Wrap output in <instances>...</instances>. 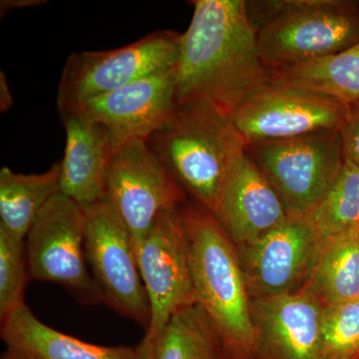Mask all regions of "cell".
<instances>
[{
  "instance_id": "1",
  "label": "cell",
  "mask_w": 359,
  "mask_h": 359,
  "mask_svg": "<svg viewBox=\"0 0 359 359\" xmlns=\"http://www.w3.org/2000/svg\"><path fill=\"white\" fill-rule=\"evenodd\" d=\"M175 66L177 103L203 100L226 114L271 83L247 0H194Z\"/></svg>"
},
{
  "instance_id": "2",
  "label": "cell",
  "mask_w": 359,
  "mask_h": 359,
  "mask_svg": "<svg viewBox=\"0 0 359 359\" xmlns=\"http://www.w3.org/2000/svg\"><path fill=\"white\" fill-rule=\"evenodd\" d=\"M196 304L211 323L226 359H255L249 290L237 245L209 210L188 200L179 207Z\"/></svg>"
},
{
  "instance_id": "3",
  "label": "cell",
  "mask_w": 359,
  "mask_h": 359,
  "mask_svg": "<svg viewBox=\"0 0 359 359\" xmlns=\"http://www.w3.org/2000/svg\"><path fill=\"white\" fill-rule=\"evenodd\" d=\"M147 143L188 199L211 212L247 146L231 115L203 100L177 103Z\"/></svg>"
},
{
  "instance_id": "4",
  "label": "cell",
  "mask_w": 359,
  "mask_h": 359,
  "mask_svg": "<svg viewBox=\"0 0 359 359\" xmlns=\"http://www.w3.org/2000/svg\"><path fill=\"white\" fill-rule=\"evenodd\" d=\"M264 65L269 71L304 65L359 42V1H247Z\"/></svg>"
},
{
  "instance_id": "5",
  "label": "cell",
  "mask_w": 359,
  "mask_h": 359,
  "mask_svg": "<svg viewBox=\"0 0 359 359\" xmlns=\"http://www.w3.org/2000/svg\"><path fill=\"white\" fill-rule=\"evenodd\" d=\"M289 216L306 218L330 190L346 162L340 132L245 146Z\"/></svg>"
},
{
  "instance_id": "6",
  "label": "cell",
  "mask_w": 359,
  "mask_h": 359,
  "mask_svg": "<svg viewBox=\"0 0 359 359\" xmlns=\"http://www.w3.org/2000/svg\"><path fill=\"white\" fill-rule=\"evenodd\" d=\"M84 244L83 208L59 191L40 211L25 238L30 278L60 285L84 306L103 304Z\"/></svg>"
},
{
  "instance_id": "7",
  "label": "cell",
  "mask_w": 359,
  "mask_h": 359,
  "mask_svg": "<svg viewBox=\"0 0 359 359\" xmlns=\"http://www.w3.org/2000/svg\"><path fill=\"white\" fill-rule=\"evenodd\" d=\"M180 42L179 33L160 30L113 50L71 54L59 81V111L72 109L90 99L174 67Z\"/></svg>"
},
{
  "instance_id": "8",
  "label": "cell",
  "mask_w": 359,
  "mask_h": 359,
  "mask_svg": "<svg viewBox=\"0 0 359 359\" xmlns=\"http://www.w3.org/2000/svg\"><path fill=\"white\" fill-rule=\"evenodd\" d=\"M83 210L85 256L103 304L147 332L151 308L131 233L105 198Z\"/></svg>"
},
{
  "instance_id": "9",
  "label": "cell",
  "mask_w": 359,
  "mask_h": 359,
  "mask_svg": "<svg viewBox=\"0 0 359 359\" xmlns=\"http://www.w3.org/2000/svg\"><path fill=\"white\" fill-rule=\"evenodd\" d=\"M104 198L128 229L134 245L147 235L161 212L189 200L142 139L126 142L113 152Z\"/></svg>"
},
{
  "instance_id": "10",
  "label": "cell",
  "mask_w": 359,
  "mask_h": 359,
  "mask_svg": "<svg viewBox=\"0 0 359 359\" xmlns=\"http://www.w3.org/2000/svg\"><path fill=\"white\" fill-rule=\"evenodd\" d=\"M347 104L309 90L269 83L231 114L247 145L340 132Z\"/></svg>"
},
{
  "instance_id": "11",
  "label": "cell",
  "mask_w": 359,
  "mask_h": 359,
  "mask_svg": "<svg viewBox=\"0 0 359 359\" xmlns=\"http://www.w3.org/2000/svg\"><path fill=\"white\" fill-rule=\"evenodd\" d=\"M134 248L151 308L145 335L155 339L177 311L196 304L179 208L161 212L147 235Z\"/></svg>"
},
{
  "instance_id": "12",
  "label": "cell",
  "mask_w": 359,
  "mask_h": 359,
  "mask_svg": "<svg viewBox=\"0 0 359 359\" xmlns=\"http://www.w3.org/2000/svg\"><path fill=\"white\" fill-rule=\"evenodd\" d=\"M320 245L308 219L289 216L257 240L237 247L250 299L302 290Z\"/></svg>"
},
{
  "instance_id": "13",
  "label": "cell",
  "mask_w": 359,
  "mask_h": 359,
  "mask_svg": "<svg viewBox=\"0 0 359 359\" xmlns=\"http://www.w3.org/2000/svg\"><path fill=\"white\" fill-rule=\"evenodd\" d=\"M175 66L69 110H76L105 127L115 150L133 139L147 141L176 107Z\"/></svg>"
},
{
  "instance_id": "14",
  "label": "cell",
  "mask_w": 359,
  "mask_h": 359,
  "mask_svg": "<svg viewBox=\"0 0 359 359\" xmlns=\"http://www.w3.org/2000/svg\"><path fill=\"white\" fill-rule=\"evenodd\" d=\"M323 308L304 289L252 299L255 359L320 358Z\"/></svg>"
},
{
  "instance_id": "15",
  "label": "cell",
  "mask_w": 359,
  "mask_h": 359,
  "mask_svg": "<svg viewBox=\"0 0 359 359\" xmlns=\"http://www.w3.org/2000/svg\"><path fill=\"white\" fill-rule=\"evenodd\" d=\"M233 244H249L289 217L275 189L244 153L231 167L214 212Z\"/></svg>"
},
{
  "instance_id": "16",
  "label": "cell",
  "mask_w": 359,
  "mask_h": 359,
  "mask_svg": "<svg viewBox=\"0 0 359 359\" xmlns=\"http://www.w3.org/2000/svg\"><path fill=\"white\" fill-rule=\"evenodd\" d=\"M66 134L59 190L85 208L105 197L106 177L115 151L105 127L76 110L59 111Z\"/></svg>"
},
{
  "instance_id": "17",
  "label": "cell",
  "mask_w": 359,
  "mask_h": 359,
  "mask_svg": "<svg viewBox=\"0 0 359 359\" xmlns=\"http://www.w3.org/2000/svg\"><path fill=\"white\" fill-rule=\"evenodd\" d=\"M0 337L8 348L39 359H139L137 348L97 346L58 332L39 320L26 304L1 321Z\"/></svg>"
},
{
  "instance_id": "18",
  "label": "cell",
  "mask_w": 359,
  "mask_h": 359,
  "mask_svg": "<svg viewBox=\"0 0 359 359\" xmlns=\"http://www.w3.org/2000/svg\"><path fill=\"white\" fill-rule=\"evenodd\" d=\"M302 289L325 308L359 299V230L321 240Z\"/></svg>"
},
{
  "instance_id": "19",
  "label": "cell",
  "mask_w": 359,
  "mask_h": 359,
  "mask_svg": "<svg viewBox=\"0 0 359 359\" xmlns=\"http://www.w3.org/2000/svg\"><path fill=\"white\" fill-rule=\"evenodd\" d=\"M60 163L44 173L20 174L9 168L0 170V226L25 240L35 219L59 192Z\"/></svg>"
},
{
  "instance_id": "20",
  "label": "cell",
  "mask_w": 359,
  "mask_h": 359,
  "mask_svg": "<svg viewBox=\"0 0 359 359\" xmlns=\"http://www.w3.org/2000/svg\"><path fill=\"white\" fill-rule=\"evenodd\" d=\"M269 72L271 83L359 102V42L334 55Z\"/></svg>"
},
{
  "instance_id": "21",
  "label": "cell",
  "mask_w": 359,
  "mask_h": 359,
  "mask_svg": "<svg viewBox=\"0 0 359 359\" xmlns=\"http://www.w3.org/2000/svg\"><path fill=\"white\" fill-rule=\"evenodd\" d=\"M152 340L154 359H226L211 323L197 304L177 311Z\"/></svg>"
},
{
  "instance_id": "22",
  "label": "cell",
  "mask_w": 359,
  "mask_h": 359,
  "mask_svg": "<svg viewBox=\"0 0 359 359\" xmlns=\"http://www.w3.org/2000/svg\"><path fill=\"white\" fill-rule=\"evenodd\" d=\"M306 219L321 240L359 230V167L346 158L339 177Z\"/></svg>"
},
{
  "instance_id": "23",
  "label": "cell",
  "mask_w": 359,
  "mask_h": 359,
  "mask_svg": "<svg viewBox=\"0 0 359 359\" xmlns=\"http://www.w3.org/2000/svg\"><path fill=\"white\" fill-rule=\"evenodd\" d=\"M359 356V299L323 308L320 358Z\"/></svg>"
},
{
  "instance_id": "24",
  "label": "cell",
  "mask_w": 359,
  "mask_h": 359,
  "mask_svg": "<svg viewBox=\"0 0 359 359\" xmlns=\"http://www.w3.org/2000/svg\"><path fill=\"white\" fill-rule=\"evenodd\" d=\"M25 240H20L0 226V320L25 304L28 280Z\"/></svg>"
},
{
  "instance_id": "25",
  "label": "cell",
  "mask_w": 359,
  "mask_h": 359,
  "mask_svg": "<svg viewBox=\"0 0 359 359\" xmlns=\"http://www.w3.org/2000/svg\"><path fill=\"white\" fill-rule=\"evenodd\" d=\"M344 156L359 167V102L347 104V116L340 130Z\"/></svg>"
},
{
  "instance_id": "26",
  "label": "cell",
  "mask_w": 359,
  "mask_h": 359,
  "mask_svg": "<svg viewBox=\"0 0 359 359\" xmlns=\"http://www.w3.org/2000/svg\"><path fill=\"white\" fill-rule=\"evenodd\" d=\"M48 2L45 0H1L0 1V13L4 14L14 11V9L32 8V7L42 6Z\"/></svg>"
},
{
  "instance_id": "27",
  "label": "cell",
  "mask_w": 359,
  "mask_h": 359,
  "mask_svg": "<svg viewBox=\"0 0 359 359\" xmlns=\"http://www.w3.org/2000/svg\"><path fill=\"white\" fill-rule=\"evenodd\" d=\"M13 96L7 83L4 70H0V111L6 112L13 107Z\"/></svg>"
},
{
  "instance_id": "28",
  "label": "cell",
  "mask_w": 359,
  "mask_h": 359,
  "mask_svg": "<svg viewBox=\"0 0 359 359\" xmlns=\"http://www.w3.org/2000/svg\"><path fill=\"white\" fill-rule=\"evenodd\" d=\"M136 348L139 359H154V344L150 337L145 335Z\"/></svg>"
},
{
  "instance_id": "29",
  "label": "cell",
  "mask_w": 359,
  "mask_h": 359,
  "mask_svg": "<svg viewBox=\"0 0 359 359\" xmlns=\"http://www.w3.org/2000/svg\"><path fill=\"white\" fill-rule=\"evenodd\" d=\"M0 359H39L34 358L32 354L25 353L22 351H18V349L8 348L6 347V351L2 354Z\"/></svg>"
},
{
  "instance_id": "30",
  "label": "cell",
  "mask_w": 359,
  "mask_h": 359,
  "mask_svg": "<svg viewBox=\"0 0 359 359\" xmlns=\"http://www.w3.org/2000/svg\"><path fill=\"white\" fill-rule=\"evenodd\" d=\"M354 359H359V356H358V358H354Z\"/></svg>"
}]
</instances>
